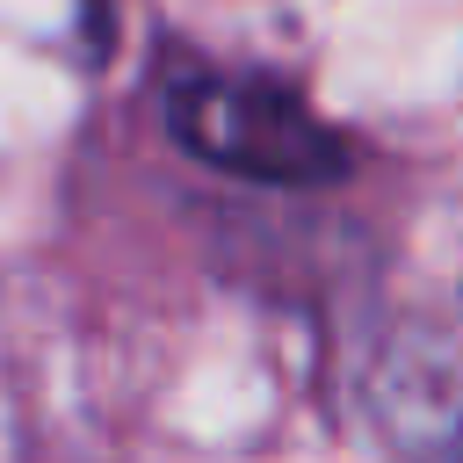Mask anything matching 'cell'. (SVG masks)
Masks as SVG:
<instances>
[{
    "label": "cell",
    "mask_w": 463,
    "mask_h": 463,
    "mask_svg": "<svg viewBox=\"0 0 463 463\" xmlns=\"http://www.w3.org/2000/svg\"><path fill=\"white\" fill-rule=\"evenodd\" d=\"M166 123L195 159H210L224 174H246V181L311 188V181H333L347 166L340 130H326L318 109L297 87L268 80V72H203V65H188L166 87Z\"/></svg>",
    "instance_id": "1"
}]
</instances>
